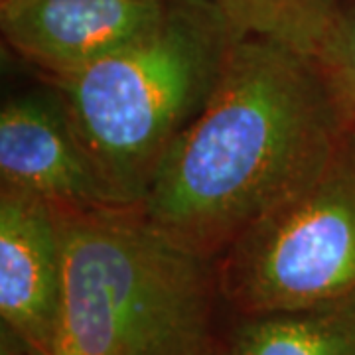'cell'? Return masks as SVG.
Returning a JSON list of instances; mask_svg holds the SVG:
<instances>
[{
  "label": "cell",
  "mask_w": 355,
  "mask_h": 355,
  "mask_svg": "<svg viewBox=\"0 0 355 355\" xmlns=\"http://www.w3.org/2000/svg\"><path fill=\"white\" fill-rule=\"evenodd\" d=\"M352 113L316 58L241 36L216 93L160 162L140 211L219 259L328 162Z\"/></svg>",
  "instance_id": "6da1fadb"
},
{
  "label": "cell",
  "mask_w": 355,
  "mask_h": 355,
  "mask_svg": "<svg viewBox=\"0 0 355 355\" xmlns=\"http://www.w3.org/2000/svg\"><path fill=\"white\" fill-rule=\"evenodd\" d=\"M239 38L214 0H168L146 36L46 81L119 205L139 207L172 144L216 93Z\"/></svg>",
  "instance_id": "7a4b0ae2"
},
{
  "label": "cell",
  "mask_w": 355,
  "mask_h": 355,
  "mask_svg": "<svg viewBox=\"0 0 355 355\" xmlns=\"http://www.w3.org/2000/svg\"><path fill=\"white\" fill-rule=\"evenodd\" d=\"M53 355H191L214 343L217 261L180 247L140 207L64 217Z\"/></svg>",
  "instance_id": "3957f363"
},
{
  "label": "cell",
  "mask_w": 355,
  "mask_h": 355,
  "mask_svg": "<svg viewBox=\"0 0 355 355\" xmlns=\"http://www.w3.org/2000/svg\"><path fill=\"white\" fill-rule=\"evenodd\" d=\"M239 316L288 312L355 291V116L318 176L217 259Z\"/></svg>",
  "instance_id": "277c9868"
},
{
  "label": "cell",
  "mask_w": 355,
  "mask_h": 355,
  "mask_svg": "<svg viewBox=\"0 0 355 355\" xmlns=\"http://www.w3.org/2000/svg\"><path fill=\"white\" fill-rule=\"evenodd\" d=\"M168 0H2L4 44L58 81L146 36Z\"/></svg>",
  "instance_id": "5b68a950"
},
{
  "label": "cell",
  "mask_w": 355,
  "mask_h": 355,
  "mask_svg": "<svg viewBox=\"0 0 355 355\" xmlns=\"http://www.w3.org/2000/svg\"><path fill=\"white\" fill-rule=\"evenodd\" d=\"M0 188L38 196L65 214L123 207L91 164L51 85L2 105Z\"/></svg>",
  "instance_id": "8992f818"
},
{
  "label": "cell",
  "mask_w": 355,
  "mask_h": 355,
  "mask_svg": "<svg viewBox=\"0 0 355 355\" xmlns=\"http://www.w3.org/2000/svg\"><path fill=\"white\" fill-rule=\"evenodd\" d=\"M64 217L38 196L0 188V316L40 355H53L60 330Z\"/></svg>",
  "instance_id": "52a82bcc"
},
{
  "label": "cell",
  "mask_w": 355,
  "mask_h": 355,
  "mask_svg": "<svg viewBox=\"0 0 355 355\" xmlns=\"http://www.w3.org/2000/svg\"><path fill=\"white\" fill-rule=\"evenodd\" d=\"M227 355H355V291L328 302L239 316Z\"/></svg>",
  "instance_id": "ba28073f"
},
{
  "label": "cell",
  "mask_w": 355,
  "mask_h": 355,
  "mask_svg": "<svg viewBox=\"0 0 355 355\" xmlns=\"http://www.w3.org/2000/svg\"><path fill=\"white\" fill-rule=\"evenodd\" d=\"M241 36L275 40L316 58L342 0H214Z\"/></svg>",
  "instance_id": "9c48e42d"
},
{
  "label": "cell",
  "mask_w": 355,
  "mask_h": 355,
  "mask_svg": "<svg viewBox=\"0 0 355 355\" xmlns=\"http://www.w3.org/2000/svg\"><path fill=\"white\" fill-rule=\"evenodd\" d=\"M316 60L355 116V0H342Z\"/></svg>",
  "instance_id": "30bf717a"
},
{
  "label": "cell",
  "mask_w": 355,
  "mask_h": 355,
  "mask_svg": "<svg viewBox=\"0 0 355 355\" xmlns=\"http://www.w3.org/2000/svg\"><path fill=\"white\" fill-rule=\"evenodd\" d=\"M191 355H227V354H225V349H221V347L214 342V343H209L207 347H203V349H200V352H196V354H191Z\"/></svg>",
  "instance_id": "8fae6325"
},
{
  "label": "cell",
  "mask_w": 355,
  "mask_h": 355,
  "mask_svg": "<svg viewBox=\"0 0 355 355\" xmlns=\"http://www.w3.org/2000/svg\"><path fill=\"white\" fill-rule=\"evenodd\" d=\"M0 2H2V0H0Z\"/></svg>",
  "instance_id": "7c38bea8"
}]
</instances>
